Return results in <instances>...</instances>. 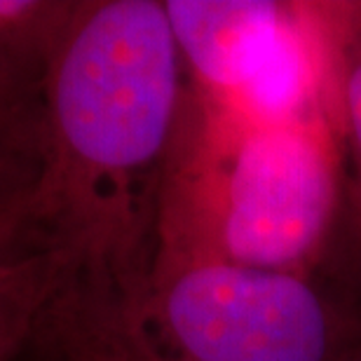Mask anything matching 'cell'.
<instances>
[{
	"instance_id": "obj_1",
	"label": "cell",
	"mask_w": 361,
	"mask_h": 361,
	"mask_svg": "<svg viewBox=\"0 0 361 361\" xmlns=\"http://www.w3.org/2000/svg\"><path fill=\"white\" fill-rule=\"evenodd\" d=\"M45 150L7 223L61 288L141 302L188 78L160 0H85L45 75ZM56 293V295H59Z\"/></svg>"
},
{
	"instance_id": "obj_2",
	"label": "cell",
	"mask_w": 361,
	"mask_h": 361,
	"mask_svg": "<svg viewBox=\"0 0 361 361\" xmlns=\"http://www.w3.org/2000/svg\"><path fill=\"white\" fill-rule=\"evenodd\" d=\"M348 160L331 120L249 125L188 87L155 258L317 274L352 202Z\"/></svg>"
},
{
	"instance_id": "obj_3",
	"label": "cell",
	"mask_w": 361,
	"mask_h": 361,
	"mask_svg": "<svg viewBox=\"0 0 361 361\" xmlns=\"http://www.w3.org/2000/svg\"><path fill=\"white\" fill-rule=\"evenodd\" d=\"M141 322L162 361L361 359V322L317 274L155 258Z\"/></svg>"
},
{
	"instance_id": "obj_4",
	"label": "cell",
	"mask_w": 361,
	"mask_h": 361,
	"mask_svg": "<svg viewBox=\"0 0 361 361\" xmlns=\"http://www.w3.org/2000/svg\"><path fill=\"white\" fill-rule=\"evenodd\" d=\"M293 0H167L188 87L223 106L265 61L291 14Z\"/></svg>"
},
{
	"instance_id": "obj_5",
	"label": "cell",
	"mask_w": 361,
	"mask_h": 361,
	"mask_svg": "<svg viewBox=\"0 0 361 361\" xmlns=\"http://www.w3.org/2000/svg\"><path fill=\"white\" fill-rule=\"evenodd\" d=\"M42 334L61 361H162L141 322V302L92 288L56 295Z\"/></svg>"
},
{
	"instance_id": "obj_6",
	"label": "cell",
	"mask_w": 361,
	"mask_h": 361,
	"mask_svg": "<svg viewBox=\"0 0 361 361\" xmlns=\"http://www.w3.org/2000/svg\"><path fill=\"white\" fill-rule=\"evenodd\" d=\"M45 82L0 52V219L31 195L45 150Z\"/></svg>"
},
{
	"instance_id": "obj_7",
	"label": "cell",
	"mask_w": 361,
	"mask_h": 361,
	"mask_svg": "<svg viewBox=\"0 0 361 361\" xmlns=\"http://www.w3.org/2000/svg\"><path fill=\"white\" fill-rule=\"evenodd\" d=\"M61 288L59 272L0 219V361H12L42 334L47 310Z\"/></svg>"
},
{
	"instance_id": "obj_8",
	"label": "cell",
	"mask_w": 361,
	"mask_h": 361,
	"mask_svg": "<svg viewBox=\"0 0 361 361\" xmlns=\"http://www.w3.org/2000/svg\"><path fill=\"white\" fill-rule=\"evenodd\" d=\"M331 56V113L361 178V0H322Z\"/></svg>"
},
{
	"instance_id": "obj_9",
	"label": "cell",
	"mask_w": 361,
	"mask_h": 361,
	"mask_svg": "<svg viewBox=\"0 0 361 361\" xmlns=\"http://www.w3.org/2000/svg\"><path fill=\"white\" fill-rule=\"evenodd\" d=\"M78 5L73 0H0V52L45 82Z\"/></svg>"
},
{
	"instance_id": "obj_10",
	"label": "cell",
	"mask_w": 361,
	"mask_h": 361,
	"mask_svg": "<svg viewBox=\"0 0 361 361\" xmlns=\"http://www.w3.org/2000/svg\"><path fill=\"white\" fill-rule=\"evenodd\" d=\"M359 361H361V359H359Z\"/></svg>"
}]
</instances>
